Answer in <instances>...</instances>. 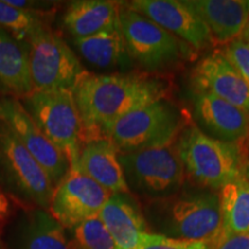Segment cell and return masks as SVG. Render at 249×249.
<instances>
[{"label":"cell","instance_id":"24","mask_svg":"<svg viewBox=\"0 0 249 249\" xmlns=\"http://www.w3.org/2000/svg\"><path fill=\"white\" fill-rule=\"evenodd\" d=\"M73 249H120L98 216L70 230Z\"/></svg>","mask_w":249,"mask_h":249},{"label":"cell","instance_id":"4","mask_svg":"<svg viewBox=\"0 0 249 249\" xmlns=\"http://www.w3.org/2000/svg\"><path fill=\"white\" fill-rule=\"evenodd\" d=\"M119 21L130 59L145 71H165L195 57V49L128 5H120Z\"/></svg>","mask_w":249,"mask_h":249},{"label":"cell","instance_id":"8","mask_svg":"<svg viewBox=\"0 0 249 249\" xmlns=\"http://www.w3.org/2000/svg\"><path fill=\"white\" fill-rule=\"evenodd\" d=\"M119 160L129 191L156 200L176 194L185 179V169L176 143L119 152Z\"/></svg>","mask_w":249,"mask_h":249},{"label":"cell","instance_id":"10","mask_svg":"<svg viewBox=\"0 0 249 249\" xmlns=\"http://www.w3.org/2000/svg\"><path fill=\"white\" fill-rule=\"evenodd\" d=\"M111 193L71 165L55 186L49 213L64 229H73L89 218L98 216Z\"/></svg>","mask_w":249,"mask_h":249},{"label":"cell","instance_id":"15","mask_svg":"<svg viewBox=\"0 0 249 249\" xmlns=\"http://www.w3.org/2000/svg\"><path fill=\"white\" fill-rule=\"evenodd\" d=\"M193 107L196 119L211 138L239 144L248 136L249 114L231 103L213 93L194 91Z\"/></svg>","mask_w":249,"mask_h":249},{"label":"cell","instance_id":"7","mask_svg":"<svg viewBox=\"0 0 249 249\" xmlns=\"http://www.w3.org/2000/svg\"><path fill=\"white\" fill-rule=\"evenodd\" d=\"M23 107L71 165L79 161L82 126L71 90H34L23 98Z\"/></svg>","mask_w":249,"mask_h":249},{"label":"cell","instance_id":"1","mask_svg":"<svg viewBox=\"0 0 249 249\" xmlns=\"http://www.w3.org/2000/svg\"><path fill=\"white\" fill-rule=\"evenodd\" d=\"M166 91L163 81L147 74L86 71L71 90L82 126V143L105 139V132L114 121L165 98Z\"/></svg>","mask_w":249,"mask_h":249},{"label":"cell","instance_id":"11","mask_svg":"<svg viewBox=\"0 0 249 249\" xmlns=\"http://www.w3.org/2000/svg\"><path fill=\"white\" fill-rule=\"evenodd\" d=\"M0 120L11 128L52 183L57 186L70 171V160L43 133L22 103L15 97L0 98Z\"/></svg>","mask_w":249,"mask_h":249},{"label":"cell","instance_id":"30","mask_svg":"<svg viewBox=\"0 0 249 249\" xmlns=\"http://www.w3.org/2000/svg\"><path fill=\"white\" fill-rule=\"evenodd\" d=\"M0 249H7L6 248V246L4 245V242H2L1 240H0Z\"/></svg>","mask_w":249,"mask_h":249},{"label":"cell","instance_id":"6","mask_svg":"<svg viewBox=\"0 0 249 249\" xmlns=\"http://www.w3.org/2000/svg\"><path fill=\"white\" fill-rule=\"evenodd\" d=\"M54 188L42 166L0 120V189L29 208L49 210Z\"/></svg>","mask_w":249,"mask_h":249},{"label":"cell","instance_id":"28","mask_svg":"<svg viewBox=\"0 0 249 249\" xmlns=\"http://www.w3.org/2000/svg\"><path fill=\"white\" fill-rule=\"evenodd\" d=\"M9 213L8 198L4 192L0 189V220L5 219Z\"/></svg>","mask_w":249,"mask_h":249},{"label":"cell","instance_id":"13","mask_svg":"<svg viewBox=\"0 0 249 249\" xmlns=\"http://www.w3.org/2000/svg\"><path fill=\"white\" fill-rule=\"evenodd\" d=\"M191 79L194 91L213 93L249 114V87L222 50L202 58L193 68Z\"/></svg>","mask_w":249,"mask_h":249},{"label":"cell","instance_id":"14","mask_svg":"<svg viewBox=\"0 0 249 249\" xmlns=\"http://www.w3.org/2000/svg\"><path fill=\"white\" fill-rule=\"evenodd\" d=\"M9 249H73L65 229L49 210L29 208L21 211L6 235Z\"/></svg>","mask_w":249,"mask_h":249},{"label":"cell","instance_id":"27","mask_svg":"<svg viewBox=\"0 0 249 249\" xmlns=\"http://www.w3.org/2000/svg\"><path fill=\"white\" fill-rule=\"evenodd\" d=\"M217 249H249V233L230 236Z\"/></svg>","mask_w":249,"mask_h":249},{"label":"cell","instance_id":"12","mask_svg":"<svg viewBox=\"0 0 249 249\" xmlns=\"http://www.w3.org/2000/svg\"><path fill=\"white\" fill-rule=\"evenodd\" d=\"M128 7L154 21L193 49L203 50L213 43L209 28L185 1L135 0L129 2Z\"/></svg>","mask_w":249,"mask_h":249},{"label":"cell","instance_id":"2","mask_svg":"<svg viewBox=\"0 0 249 249\" xmlns=\"http://www.w3.org/2000/svg\"><path fill=\"white\" fill-rule=\"evenodd\" d=\"M148 217L158 234L205 241L214 249L223 242L219 195L213 192L192 189L157 198L149 208Z\"/></svg>","mask_w":249,"mask_h":249},{"label":"cell","instance_id":"21","mask_svg":"<svg viewBox=\"0 0 249 249\" xmlns=\"http://www.w3.org/2000/svg\"><path fill=\"white\" fill-rule=\"evenodd\" d=\"M74 44L82 58L96 68L110 70L124 67L129 62L130 57L120 26L86 38H76Z\"/></svg>","mask_w":249,"mask_h":249},{"label":"cell","instance_id":"17","mask_svg":"<svg viewBox=\"0 0 249 249\" xmlns=\"http://www.w3.org/2000/svg\"><path fill=\"white\" fill-rule=\"evenodd\" d=\"M209 28L213 39L230 43L245 33L249 23L248 0H189L185 1Z\"/></svg>","mask_w":249,"mask_h":249},{"label":"cell","instance_id":"22","mask_svg":"<svg viewBox=\"0 0 249 249\" xmlns=\"http://www.w3.org/2000/svg\"><path fill=\"white\" fill-rule=\"evenodd\" d=\"M223 241L230 236L249 233V179L227 183L219 193Z\"/></svg>","mask_w":249,"mask_h":249},{"label":"cell","instance_id":"25","mask_svg":"<svg viewBox=\"0 0 249 249\" xmlns=\"http://www.w3.org/2000/svg\"><path fill=\"white\" fill-rule=\"evenodd\" d=\"M134 249H214L205 241L173 239L155 232L144 233Z\"/></svg>","mask_w":249,"mask_h":249},{"label":"cell","instance_id":"29","mask_svg":"<svg viewBox=\"0 0 249 249\" xmlns=\"http://www.w3.org/2000/svg\"><path fill=\"white\" fill-rule=\"evenodd\" d=\"M242 35H244V38L247 40V42L249 43V23H248V26H247V28H246V30H245V33L242 34Z\"/></svg>","mask_w":249,"mask_h":249},{"label":"cell","instance_id":"23","mask_svg":"<svg viewBox=\"0 0 249 249\" xmlns=\"http://www.w3.org/2000/svg\"><path fill=\"white\" fill-rule=\"evenodd\" d=\"M44 26L37 13L15 7L7 0H0V29L11 31L14 38L28 40L35 31Z\"/></svg>","mask_w":249,"mask_h":249},{"label":"cell","instance_id":"26","mask_svg":"<svg viewBox=\"0 0 249 249\" xmlns=\"http://www.w3.org/2000/svg\"><path fill=\"white\" fill-rule=\"evenodd\" d=\"M222 52L249 87V43L244 37H238L227 43Z\"/></svg>","mask_w":249,"mask_h":249},{"label":"cell","instance_id":"20","mask_svg":"<svg viewBox=\"0 0 249 249\" xmlns=\"http://www.w3.org/2000/svg\"><path fill=\"white\" fill-rule=\"evenodd\" d=\"M34 90L27 48L0 29V91L24 98Z\"/></svg>","mask_w":249,"mask_h":249},{"label":"cell","instance_id":"18","mask_svg":"<svg viewBox=\"0 0 249 249\" xmlns=\"http://www.w3.org/2000/svg\"><path fill=\"white\" fill-rule=\"evenodd\" d=\"M76 165L111 194L129 193L119 160V150L108 139H97L85 143Z\"/></svg>","mask_w":249,"mask_h":249},{"label":"cell","instance_id":"3","mask_svg":"<svg viewBox=\"0 0 249 249\" xmlns=\"http://www.w3.org/2000/svg\"><path fill=\"white\" fill-rule=\"evenodd\" d=\"M177 148L187 174L202 187L222 189L247 173L240 145L211 138L196 126L180 133Z\"/></svg>","mask_w":249,"mask_h":249},{"label":"cell","instance_id":"19","mask_svg":"<svg viewBox=\"0 0 249 249\" xmlns=\"http://www.w3.org/2000/svg\"><path fill=\"white\" fill-rule=\"evenodd\" d=\"M119 9L120 5L113 1H73L62 17V24L74 39L86 38L119 27Z\"/></svg>","mask_w":249,"mask_h":249},{"label":"cell","instance_id":"5","mask_svg":"<svg viewBox=\"0 0 249 249\" xmlns=\"http://www.w3.org/2000/svg\"><path fill=\"white\" fill-rule=\"evenodd\" d=\"M183 124L176 105L163 98L114 121L105 132V139L110 140L119 152L164 147L174 143L183 130Z\"/></svg>","mask_w":249,"mask_h":249},{"label":"cell","instance_id":"16","mask_svg":"<svg viewBox=\"0 0 249 249\" xmlns=\"http://www.w3.org/2000/svg\"><path fill=\"white\" fill-rule=\"evenodd\" d=\"M120 249H134L149 231L144 214L129 193L111 194L98 213Z\"/></svg>","mask_w":249,"mask_h":249},{"label":"cell","instance_id":"9","mask_svg":"<svg viewBox=\"0 0 249 249\" xmlns=\"http://www.w3.org/2000/svg\"><path fill=\"white\" fill-rule=\"evenodd\" d=\"M27 51L35 90H73L86 71L67 43L46 26L29 37Z\"/></svg>","mask_w":249,"mask_h":249}]
</instances>
